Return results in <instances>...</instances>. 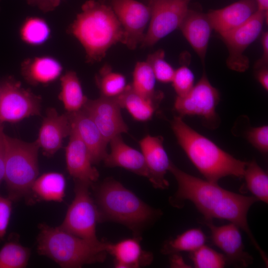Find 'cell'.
<instances>
[{"label": "cell", "instance_id": "ffe728a7", "mask_svg": "<svg viewBox=\"0 0 268 268\" xmlns=\"http://www.w3.org/2000/svg\"><path fill=\"white\" fill-rule=\"evenodd\" d=\"M257 10L255 0H240L206 14L212 29L221 35L244 24Z\"/></svg>", "mask_w": 268, "mask_h": 268}, {"label": "cell", "instance_id": "4fadbf2b", "mask_svg": "<svg viewBox=\"0 0 268 268\" xmlns=\"http://www.w3.org/2000/svg\"><path fill=\"white\" fill-rule=\"evenodd\" d=\"M82 109L95 123L107 143L114 137L128 131L121 114V107L115 97L101 96L94 100L88 99Z\"/></svg>", "mask_w": 268, "mask_h": 268}, {"label": "cell", "instance_id": "30bf717a", "mask_svg": "<svg viewBox=\"0 0 268 268\" xmlns=\"http://www.w3.org/2000/svg\"><path fill=\"white\" fill-rule=\"evenodd\" d=\"M189 0H150L151 16L141 44L150 47L179 28L188 10Z\"/></svg>", "mask_w": 268, "mask_h": 268}, {"label": "cell", "instance_id": "74e56055", "mask_svg": "<svg viewBox=\"0 0 268 268\" xmlns=\"http://www.w3.org/2000/svg\"><path fill=\"white\" fill-rule=\"evenodd\" d=\"M27 3L36 7L44 12L54 10L60 4L62 0H26Z\"/></svg>", "mask_w": 268, "mask_h": 268}, {"label": "cell", "instance_id": "603a6c76", "mask_svg": "<svg viewBox=\"0 0 268 268\" xmlns=\"http://www.w3.org/2000/svg\"><path fill=\"white\" fill-rule=\"evenodd\" d=\"M108 253L115 258V267L118 268H137L152 258L149 253L142 250L136 238H128L115 244L108 243Z\"/></svg>", "mask_w": 268, "mask_h": 268}, {"label": "cell", "instance_id": "3957f363", "mask_svg": "<svg viewBox=\"0 0 268 268\" xmlns=\"http://www.w3.org/2000/svg\"><path fill=\"white\" fill-rule=\"evenodd\" d=\"M171 127L179 144L206 180L217 183L228 176L243 177L247 162L221 149L189 126L180 116L174 117Z\"/></svg>", "mask_w": 268, "mask_h": 268}, {"label": "cell", "instance_id": "d6986e66", "mask_svg": "<svg viewBox=\"0 0 268 268\" xmlns=\"http://www.w3.org/2000/svg\"><path fill=\"white\" fill-rule=\"evenodd\" d=\"M24 79L32 86L53 83L62 75L63 66L54 57L44 55L25 58L20 65Z\"/></svg>", "mask_w": 268, "mask_h": 268}, {"label": "cell", "instance_id": "4316f807", "mask_svg": "<svg viewBox=\"0 0 268 268\" xmlns=\"http://www.w3.org/2000/svg\"><path fill=\"white\" fill-rule=\"evenodd\" d=\"M21 41L29 46L38 47L45 44L51 38V28L43 18L29 16L22 22L19 29Z\"/></svg>", "mask_w": 268, "mask_h": 268}, {"label": "cell", "instance_id": "ab89813d", "mask_svg": "<svg viewBox=\"0 0 268 268\" xmlns=\"http://www.w3.org/2000/svg\"><path fill=\"white\" fill-rule=\"evenodd\" d=\"M262 45L263 47V55L261 58L255 65L256 68L268 67V32H265L262 37Z\"/></svg>", "mask_w": 268, "mask_h": 268}, {"label": "cell", "instance_id": "8d00e7d4", "mask_svg": "<svg viewBox=\"0 0 268 268\" xmlns=\"http://www.w3.org/2000/svg\"><path fill=\"white\" fill-rule=\"evenodd\" d=\"M12 201L8 197L0 196V241L3 239L6 233L11 214Z\"/></svg>", "mask_w": 268, "mask_h": 268}, {"label": "cell", "instance_id": "7a4b0ae2", "mask_svg": "<svg viewBox=\"0 0 268 268\" xmlns=\"http://www.w3.org/2000/svg\"><path fill=\"white\" fill-rule=\"evenodd\" d=\"M67 31L82 45L89 63L100 61L112 46L124 39L123 29L112 7L95 0L83 4Z\"/></svg>", "mask_w": 268, "mask_h": 268}, {"label": "cell", "instance_id": "e575fe53", "mask_svg": "<svg viewBox=\"0 0 268 268\" xmlns=\"http://www.w3.org/2000/svg\"><path fill=\"white\" fill-rule=\"evenodd\" d=\"M194 80L193 72L187 66H181L175 70L171 82L177 96L187 94L194 86Z\"/></svg>", "mask_w": 268, "mask_h": 268}, {"label": "cell", "instance_id": "83f0119b", "mask_svg": "<svg viewBox=\"0 0 268 268\" xmlns=\"http://www.w3.org/2000/svg\"><path fill=\"white\" fill-rule=\"evenodd\" d=\"M155 80L152 69L146 61L136 64L131 84L135 92L149 99L163 98L162 92L155 90Z\"/></svg>", "mask_w": 268, "mask_h": 268}, {"label": "cell", "instance_id": "5b68a950", "mask_svg": "<svg viewBox=\"0 0 268 268\" xmlns=\"http://www.w3.org/2000/svg\"><path fill=\"white\" fill-rule=\"evenodd\" d=\"M97 202L101 218L136 230L148 222L155 211L120 182L107 179L98 187Z\"/></svg>", "mask_w": 268, "mask_h": 268}, {"label": "cell", "instance_id": "f35d334b", "mask_svg": "<svg viewBox=\"0 0 268 268\" xmlns=\"http://www.w3.org/2000/svg\"><path fill=\"white\" fill-rule=\"evenodd\" d=\"M6 135L1 125L0 126V186L4 177Z\"/></svg>", "mask_w": 268, "mask_h": 268}, {"label": "cell", "instance_id": "f1b7e54d", "mask_svg": "<svg viewBox=\"0 0 268 268\" xmlns=\"http://www.w3.org/2000/svg\"><path fill=\"white\" fill-rule=\"evenodd\" d=\"M246 187L258 201L268 202V176L255 160L247 162L243 177Z\"/></svg>", "mask_w": 268, "mask_h": 268}, {"label": "cell", "instance_id": "7c38bea8", "mask_svg": "<svg viewBox=\"0 0 268 268\" xmlns=\"http://www.w3.org/2000/svg\"><path fill=\"white\" fill-rule=\"evenodd\" d=\"M124 31L122 43L135 49L142 41L151 16L150 7L135 0H111V6Z\"/></svg>", "mask_w": 268, "mask_h": 268}, {"label": "cell", "instance_id": "f546056e", "mask_svg": "<svg viewBox=\"0 0 268 268\" xmlns=\"http://www.w3.org/2000/svg\"><path fill=\"white\" fill-rule=\"evenodd\" d=\"M206 236L200 228L189 229L169 241L163 247L164 254L192 252L204 245Z\"/></svg>", "mask_w": 268, "mask_h": 268}, {"label": "cell", "instance_id": "836d02e7", "mask_svg": "<svg viewBox=\"0 0 268 268\" xmlns=\"http://www.w3.org/2000/svg\"><path fill=\"white\" fill-rule=\"evenodd\" d=\"M163 50L149 55L146 61L150 64L156 79L163 83L172 82L175 70L165 59Z\"/></svg>", "mask_w": 268, "mask_h": 268}, {"label": "cell", "instance_id": "d6a6232c", "mask_svg": "<svg viewBox=\"0 0 268 268\" xmlns=\"http://www.w3.org/2000/svg\"><path fill=\"white\" fill-rule=\"evenodd\" d=\"M190 258L197 268H221L227 261L224 255L204 245L191 252Z\"/></svg>", "mask_w": 268, "mask_h": 268}, {"label": "cell", "instance_id": "e0dca14e", "mask_svg": "<svg viewBox=\"0 0 268 268\" xmlns=\"http://www.w3.org/2000/svg\"><path fill=\"white\" fill-rule=\"evenodd\" d=\"M163 142L162 136L150 135H146L139 142L148 170V180L154 187L161 189L169 186L165 175L171 163Z\"/></svg>", "mask_w": 268, "mask_h": 268}, {"label": "cell", "instance_id": "60d3db41", "mask_svg": "<svg viewBox=\"0 0 268 268\" xmlns=\"http://www.w3.org/2000/svg\"><path fill=\"white\" fill-rule=\"evenodd\" d=\"M257 78L263 87L268 90V67L259 68L257 73Z\"/></svg>", "mask_w": 268, "mask_h": 268}, {"label": "cell", "instance_id": "cb8c5ba5", "mask_svg": "<svg viewBox=\"0 0 268 268\" xmlns=\"http://www.w3.org/2000/svg\"><path fill=\"white\" fill-rule=\"evenodd\" d=\"M120 107L126 109L132 116L139 121L150 119L162 98L149 99L135 92L131 85L115 97Z\"/></svg>", "mask_w": 268, "mask_h": 268}, {"label": "cell", "instance_id": "277c9868", "mask_svg": "<svg viewBox=\"0 0 268 268\" xmlns=\"http://www.w3.org/2000/svg\"><path fill=\"white\" fill-rule=\"evenodd\" d=\"M37 251L52 259L61 267L80 268L84 265L103 262L107 243L92 241L76 236L60 226L39 225Z\"/></svg>", "mask_w": 268, "mask_h": 268}, {"label": "cell", "instance_id": "8992f818", "mask_svg": "<svg viewBox=\"0 0 268 268\" xmlns=\"http://www.w3.org/2000/svg\"><path fill=\"white\" fill-rule=\"evenodd\" d=\"M38 143L6 135L4 180L8 197L18 201L28 195L39 174Z\"/></svg>", "mask_w": 268, "mask_h": 268}, {"label": "cell", "instance_id": "44dd1931", "mask_svg": "<svg viewBox=\"0 0 268 268\" xmlns=\"http://www.w3.org/2000/svg\"><path fill=\"white\" fill-rule=\"evenodd\" d=\"M109 143L111 151L103 160L106 166L122 167L149 179L148 170L142 152L127 145L121 134L114 137Z\"/></svg>", "mask_w": 268, "mask_h": 268}, {"label": "cell", "instance_id": "484cf974", "mask_svg": "<svg viewBox=\"0 0 268 268\" xmlns=\"http://www.w3.org/2000/svg\"><path fill=\"white\" fill-rule=\"evenodd\" d=\"M60 92L59 98L67 113L81 110L88 98L84 95L80 81L76 73L67 71L60 78Z\"/></svg>", "mask_w": 268, "mask_h": 268}, {"label": "cell", "instance_id": "52a82bcc", "mask_svg": "<svg viewBox=\"0 0 268 268\" xmlns=\"http://www.w3.org/2000/svg\"><path fill=\"white\" fill-rule=\"evenodd\" d=\"M41 101V96L24 88L14 77L3 79L0 81V126L40 115Z\"/></svg>", "mask_w": 268, "mask_h": 268}, {"label": "cell", "instance_id": "2e32d148", "mask_svg": "<svg viewBox=\"0 0 268 268\" xmlns=\"http://www.w3.org/2000/svg\"><path fill=\"white\" fill-rule=\"evenodd\" d=\"M71 127L68 113L59 114L54 108L47 111L36 140L45 155H53L69 136Z\"/></svg>", "mask_w": 268, "mask_h": 268}, {"label": "cell", "instance_id": "1f68e13d", "mask_svg": "<svg viewBox=\"0 0 268 268\" xmlns=\"http://www.w3.org/2000/svg\"><path fill=\"white\" fill-rule=\"evenodd\" d=\"M30 256L28 248L16 241H9L0 250V268H25Z\"/></svg>", "mask_w": 268, "mask_h": 268}, {"label": "cell", "instance_id": "7bdbcfd3", "mask_svg": "<svg viewBox=\"0 0 268 268\" xmlns=\"http://www.w3.org/2000/svg\"></svg>", "mask_w": 268, "mask_h": 268}, {"label": "cell", "instance_id": "b9f144b4", "mask_svg": "<svg viewBox=\"0 0 268 268\" xmlns=\"http://www.w3.org/2000/svg\"><path fill=\"white\" fill-rule=\"evenodd\" d=\"M257 6V10L263 12L268 16V0H255Z\"/></svg>", "mask_w": 268, "mask_h": 268}, {"label": "cell", "instance_id": "9a60e30c", "mask_svg": "<svg viewBox=\"0 0 268 268\" xmlns=\"http://www.w3.org/2000/svg\"><path fill=\"white\" fill-rule=\"evenodd\" d=\"M69 136L65 148L67 171L76 181L90 186L98 180L99 172L93 166L86 146L72 128Z\"/></svg>", "mask_w": 268, "mask_h": 268}, {"label": "cell", "instance_id": "7402d4cb", "mask_svg": "<svg viewBox=\"0 0 268 268\" xmlns=\"http://www.w3.org/2000/svg\"><path fill=\"white\" fill-rule=\"evenodd\" d=\"M179 28L203 64L213 29L207 14L188 9Z\"/></svg>", "mask_w": 268, "mask_h": 268}, {"label": "cell", "instance_id": "5bb4252c", "mask_svg": "<svg viewBox=\"0 0 268 268\" xmlns=\"http://www.w3.org/2000/svg\"><path fill=\"white\" fill-rule=\"evenodd\" d=\"M206 224L210 229L212 243L223 252L226 260L243 267L252 262V258L245 251L238 226L232 223L216 226L211 220L206 221Z\"/></svg>", "mask_w": 268, "mask_h": 268}, {"label": "cell", "instance_id": "9c48e42d", "mask_svg": "<svg viewBox=\"0 0 268 268\" xmlns=\"http://www.w3.org/2000/svg\"><path fill=\"white\" fill-rule=\"evenodd\" d=\"M219 99L218 90L210 84L204 72L187 94L177 97L174 109L181 117L199 116L202 118L206 126L215 128L218 124L215 109Z\"/></svg>", "mask_w": 268, "mask_h": 268}, {"label": "cell", "instance_id": "6da1fadb", "mask_svg": "<svg viewBox=\"0 0 268 268\" xmlns=\"http://www.w3.org/2000/svg\"><path fill=\"white\" fill-rule=\"evenodd\" d=\"M174 176L178 190L176 200L192 201L206 221L213 218L225 219L244 231L259 252L264 262L268 258L255 240L248 225V212L258 200L225 190L217 183L203 180L190 175L176 167L172 162L169 168Z\"/></svg>", "mask_w": 268, "mask_h": 268}, {"label": "cell", "instance_id": "8fae6325", "mask_svg": "<svg viewBox=\"0 0 268 268\" xmlns=\"http://www.w3.org/2000/svg\"><path fill=\"white\" fill-rule=\"evenodd\" d=\"M266 18L265 13L257 10L244 24L221 35L228 50L226 64L229 68L243 72L248 68L249 61L244 52L259 36Z\"/></svg>", "mask_w": 268, "mask_h": 268}, {"label": "cell", "instance_id": "ba28073f", "mask_svg": "<svg viewBox=\"0 0 268 268\" xmlns=\"http://www.w3.org/2000/svg\"><path fill=\"white\" fill-rule=\"evenodd\" d=\"M74 198L60 226L76 236L97 241L96 223L99 219L97 206L90 195L88 184L76 181Z\"/></svg>", "mask_w": 268, "mask_h": 268}, {"label": "cell", "instance_id": "4dcf8cb0", "mask_svg": "<svg viewBox=\"0 0 268 268\" xmlns=\"http://www.w3.org/2000/svg\"><path fill=\"white\" fill-rule=\"evenodd\" d=\"M96 82L101 96L114 98L121 94L127 85L125 77L114 72L108 66H104L96 77Z\"/></svg>", "mask_w": 268, "mask_h": 268}, {"label": "cell", "instance_id": "ac0fdd59", "mask_svg": "<svg viewBox=\"0 0 268 268\" xmlns=\"http://www.w3.org/2000/svg\"><path fill=\"white\" fill-rule=\"evenodd\" d=\"M67 113L71 128L86 146L93 164L103 160L108 153V143L90 117L82 109Z\"/></svg>", "mask_w": 268, "mask_h": 268}, {"label": "cell", "instance_id": "d590c367", "mask_svg": "<svg viewBox=\"0 0 268 268\" xmlns=\"http://www.w3.org/2000/svg\"><path fill=\"white\" fill-rule=\"evenodd\" d=\"M246 138L251 144L263 153L268 151V126L253 128L246 133Z\"/></svg>", "mask_w": 268, "mask_h": 268}, {"label": "cell", "instance_id": "d4e9b609", "mask_svg": "<svg viewBox=\"0 0 268 268\" xmlns=\"http://www.w3.org/2000/svg\"><path fill=\"white\" fill-rule=\"evenodd\" d=\"M66 188L64 176L58 172H50L38 177L30 192L41 200L60 202L65 196Z\"/></svg>", "mask_w": 268, "mask_h": 268}]
</instances>
